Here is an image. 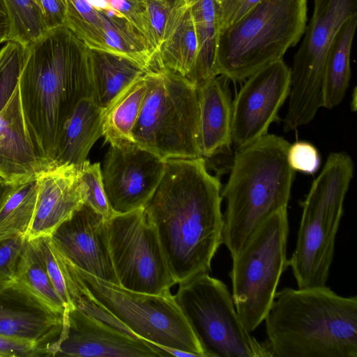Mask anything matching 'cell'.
<instances>
[{
  "instance_id": "6da1fadb",
  "label": "cell",
  "mask_w": 357,
  "mask_h": 357,
  "mask_svg": "<svg viewBox=\"0 0 357 357\" xmlns=\"http://www.w3.org/2000/svg\"><path fill=\"white\" fill-rule=\"evenodd\" d=\"M222 186L203 157L165 160L144 210L155 227L169 271L180 283L208 273L222 244Z\"/></svg>"
},
{
  "instance_id": "7a4b0ae2",
  "label": "cell",
  "mask_w": 357,
  "mask_h": 357,
  "mask_svg": "<svg viewBox=\"0 0 357 357\" xmlns=\"http://www.w3.org/2000/svg\"><path fill=\"white\" fill-rule=\"evenodd\" d=\"M88 47L65 25L26 46L19 92L26 132L47 167L55 164L63 128L78 102L91 98Z\"/></svg>"
},
{
  "instance_id": "3957f363",
  "label": "cell",
  "mask_w": 357,
  "mask_h": 357,
  "mask_svg": "<svg viewBox=\"0 0 357 357\" xmlns=\"http://www.w3.org/2000/svg\"><path fill=\"white\" fill-rule=\"evenodd\" d=\"M274 357H357V297L326 285L277 291L264 319Z\"/></svg>"
},
{
  "instance_id": "277c9868",
  "label": "cell",
  "mask_w": 357,
  "mask_h": 357,
  "mask_svg": "<svg viewBox=\"0 0 357 357\" xmlns=\"http://www.w3.org/2000/svg\"><path fill=\"white\" fill-rule=\"evenodd\" d=\"M290 144L266 134L236 149L227 183L221 192L222 244L231 257L271 214L287 208L294 171L287 161Z\"/></svg>"
},
{
  "instance_id": "5b68a950",
  "label": "cell",
  "mask_w": 357,
  "mask_h": 357,
  "mask_svg": "<svg viewBox=\"0 0 357 357\" xmlns=\"http://www.w3.org/2000/svg\"><path fill=\"white\" fill-rule=\"evenodd\" d=\"M307 0H261L235 22L220 30L218 75L245 80L282 59L304 34Z\"/></svg>"
},
{
  "instance_id": "8992f818",
  "label": "cell",
  "mask_w": 357,
  "mask_h": 357,
  "mask_svg": "<svg viewBox=\"0 0 357 357\" xmlns=\"http://www.w3.org/2000/svg\"><path fill=\"white\" fill-rule=\"evenodd\" d=\"M353 174L347 153H331L302 203L297 241L288 259L298 288L326 285Z\"/></svg>"
},
{
  "instance_id": "52a82bcc",
  "label": "cell",
  "mask_w": 357,
  "mask_h": 357,
  "mask_svg": "<svg viewBox=\"0 0 357 357\" xmlns=\"http://www.w3.org/2000/svg\"><path fill=\"white\" fill-rule=\"evenodd\" d=\"M144 76L147 89L132 131L134 142L165 161L202 157L197 89L167 70L148 71Z\"/></svg>"
},
{
  "instance_id": "ba28073f",
  "label": "cell",
  "mask_w": 357,
  "mask_h": 357,
  "mask_svg": "<svg viewBox=\"0 0 357 357\" xmlns=\"http://www.w3.org/2000/svg\"><path fill=\"white\" fill-rule=\"evenodd\" d=\"M68 264L79 289L133 335L158 347L205 357L171 291L150 294L129 290Z\"/></svg>"
},
{
  "instance_id": "9c48e42d",
  "label": "cell",
  "mask_w": 357,
  "mask_h": 357,
  "mask_svg": "<svg viewBox=\"0 0 357 357\" xmlns=\"http://www.w3.org/2000/svg\"><path fill=\"white\" fill-rule=\"evenodd\" d=\"M289 230L287 211L283 208L268 216L231 257V297L250 333L264 321L288 266Z\"/></svg>"
},
{
  "instance_id": "30bf717a",
  "label": "cell",
  "mask_w": 357,
  "mask_h": 357,
  "mask_svg": "<svg viewBox=\"0 0 357 357\" xmlns=\"http://www.w3.org/2000/svg\"><path fill=\"white\" fill-rule=\"evenodd\" d=\"M174 298L205 357H273L241 320L226 284L208 273L180 282Z\"/></svg>"
},
{
  "instance_id": "8fae6325",
  "label": "cell",
  "mask_w": 357,
  "mask_h": 357,
  "mask_svg": "<svg viewBox=\"0 0 357 357\" xmlns=\"http://www.w3.org/2000/svg\"><path fill=\"white\" fill-rule=\"evenodd\" d=\"M357 14V0H314V11L291 68L286 131L310 122L323 107L325 60L342 24Z\"/></svg>"
},
{
  "instance_id": "7c38bea8",
  "label": "cell",
  "mask_w": 357,
  "mask_h": 357,
  "mask_svg": "<svg viewBox=\"0 0 357 357\" xmlns=\"http://www.w3.org/2000/svg\"><path fill=\"white\" fill-rule=\"evenodd\" d=\"M107 226L110 257L119 285L150 294L170 291L176 283L156 229L144 208L113 214Z\"/></svg>"
},
{
  "instance_id": "4fadbf2b",
  "label": "cell",
  "mask_w": 357,
  "mask_h": 357,
  "mask_svg": "<svg viewBox=\"0 0 357 357\" xmlns=\"http://www.w3.org/2000/svg\"><path fill=\"white\" fill-rule=\"evenodd\" d=\"M291 68L282 59L246 79L233 101L231 144L247 146L267 134L289 97Z\"/></svg>"
},
{
  "instance_id": "5bb4252c",
  "label": "cell",
  "mask_w": 357,
  "mask_h": 357,
  "mask_svg": "<svg viewBox=\"0 0 357 357\" xmlns=\"http://www.w3.org/2000/svg\"><path fill=\"white\" fill-rule=\"evenodd\" d=\"M165 161L135 142L110 145L101 168L114 214L144 208L163 176Z\"/></svg>"
},
{
  "instance_id": "9a60e30c",
  "label": "cell",
  "mask_w": 357,
  "mask_h": 357,
  "mask_svg": "<svg viewBox=\"0 0 357 357\" xmlns=\"http://www.w3.org/2000/svg\"><path fill=\"white\" fill-rule=\"evenodd\" d=\"M164 357L163 349L132 337L75 305L65 309L63 328L54 356Z\"/></svg>"
},
{
  "instance_id": "2e32d148",
  "label": "cell",
  "mask_w": 357,
  "mask_h": 357,
  "mask_svg": "<svg viewBox=\"0 0 357 357\" xmlns=\"http://www.w3.org/2000/svg\"><path fill=\"white\" fill-rule=\"evenodd\" d=\"M107 220L84 204L50 236L59 252L70 265L119 284L109 254Z\"/></svg>"
},
{
  "instance_id": "e0dca14e",
  "label": "cell",
  "mask_w": 357,
  "mask_h": 357,
  "mask_svg": "<svg viewBox=\"0 0 357 357\" xmlns=\"http://www.w3.org/2000/svg\"><path fill=\"white\" fill-rule=\"evenodd\" d=\"M58 312L17 281L0 282V335L35 343L54 356L62 331Z\"/></svg>"
},
{
  "instance_id": "ac0fdd59",
  "label": "cell",
  "mask_w": 357,
  "mask_h": 357,
  "mask_svg": "<svg viewBox=\"0 0 357 357\" xmlns=\"http://www.w3.org/2000/svg\"><path fill=\"white\" fill-rule=\"evenodd\" d=\"M38 196L33 217L26 235L32 240L50 236L86 202V188L80 168L56 164L37 176Z\"/></svg>"
},
{
  "instance_id": "d6986e66",
  "label": "cell",
  "mask_w": 357,
  "mask_h": 357,
  "mask_svg": "<svg viewBox=\"0 0 357 357\" xmlns=\"http://www.w3.org/2000/svg\"><path fill=\"white\" fill-rule=\"evenodd\" d=\"M47 167L26 132L17 86L0 112V176L15 184L37 176Z\"/></svg>"
},
{
  "instance_id": "ffe728a7",
  "label": "cell",
  "mask_w": 357,
  "mask_h": 357,
  "mask_svg": "<svg viewBox=\"0 0 357 357\" xmlns=\"http://www.w3.org/2000/svg\"><path fill=\"white\" fill-rule=\"evenodd\" d=\"M228 81L218 75L197 88L199 141L204 158L219 155L231 144L233 101Z\"/></svg>"
},
{
  "instance_id": "44dd1931",
  "label": "cell",
  "mask_w": 357,
  "mask_h": 357,
  "mask_svg": "<svg viewBox=\"0 0 357 357\" xmlns=\"http://www.w3.org/2000/svg\"><path fill=\"white\" fill-rule=\"evenodd\" d=\"M199 45L189 0H174L151 71L167 70L185 78L192 71Z\"/></svg>"
},
{
  "instance_id": "7402d4cb",
  "label": "cell",
  "mask_w": 357,
  "mask_h": 357,
  "mask_svg": "<svg viewBox=\"0 0 357 357\" xmlns=\"http://www.w3.org/2000/svg\"><path fill=\"white\" fill-rule=\"evenodd\" d=\"M87 61L91 98L103 111L148 72L126 57L89 47Z\"/></svg>"
},
{
  "instance_id": "603a6c76",
  "label": "cell",
  "mask_w": 357,
  "mask_h": 357,
  "mask_svg": "<svg viewBox=\"0 0 357 357\" xmlns=\"http://www.w3.org/2000/svg\"><path fill=\"white\" fill-rule=\"evenodd\" d=\"M104 111L91 98L81 100L61 135L55 163L81 167L95 142L102 136Z\"/></svg>"
},
{
  "instance_id": "cb8c5ba5",
  "label": "cell",
  "mask_w": 357,
  "mask_h": 357,
  "mask_svg": "<svg viewBox=\"0 0 357 357\" xmlns=\"http://www.w3.org/2000/svg\"><path fill=\"white\" fill-rule=\"evenodd\" d=\"M198 40L195 66L186 78L197 89L218 75L217 51L220 31L218 6L214 0H189Z\"/></svg>"
},
{
  "instance_id": "d4e9b609",
  "label": "cell",
  "mask_w": 357,
  "mask_h": 357,
  "mask_svg": "<svg viewBox=\"0 0 357 357\" xmlns=\"http://www.w3.org/2000/svg\"><path fill=\"white\" fill-rule=\"evenodd\" d=\"M357 26V14L340 26L327 52L323 93V107L332 109L343 100L351 77L350 56Z\"/></svg>"
},
{
  "instance_id": "484cf974",
  "label": "cell",
  "mask_w": 357,
  "mask_h": 357,
  "mask_svg": "<svg viewBox=\"0 0 357 357\" xmlns=\"http://www.w3.org/2000/svg\"><path fill=\"white\" fill-rule=\"evenodd\" d=\"M144 75L126 89L104 111L102 135L105 142L110 145L134 142L132 131L147 89Z\"/></svg>"
},
{
  "instance_id": "4316f807",
  "label": "cell",
  "mask_w": 357,
  "mask_h": 357,
  "mask_svg": "<svg viewBox=\"0 0 357 357\" xmlns=\"http://www.w3.org/2000/svg\"><path fill=\"white\" fill-rule=\"evenodd\" d=\"M37 176L14 184L0 206V239L26 238L37 202Z\"/></svg>"
},
{
  "instance_id": "83f0119b",
  "label": "cell",
  "mask_w": 357,
  "mask_h": 357,
  "mask_svg": "<svg viewBox=\"0 0 357 357\" xmlns=\"http://www.w3.org/2000/svg\"><path fill=\"white\" fill-rule=\"evenodd\" d=\"M15 281L53 310L64 313L63 303L52 284L34 239H26L17 263Z\"/></svg>"
},
{
  "instance_id": "f1b7e54d",
  "label": "cell",
  "mask_w": 357,
  "mask_h": 357,
  "mask_svg": "<svg viewBox=\"0 0 357 357\" xmlns=\"http://www.w3.org/2000/svg\"><path fill=\"white\" fill-rule=\"evenodd\" d=\"M10 18L8 41H16L25 47L48 29L43 15L33 0H4Z\"/></svg>"
},
{
  "instance_id": "f546056e",
  "label": "cell",
  "mask_w": 357,
  "mask_h": 357,
  "mask_svg": "<svg viewBox=\"0 0 357 357\" xmlns=\"http://www.w3.org/2000/svg\"><path fill=\"white\" fill-rule=\"evenodd\" d=\"M34 240L43 255L52 284L65 309L72 306L70 295L75 282L68 264L56 248L50 236Z\"/></svg>"
},
{
  "instance_id": "4dcf8cb0",
  "label": "cell",
  "mask_w": 357,
  "mask_h": 357,
  "mask_svg": "<svg viewBox=\"0 0 357 357\" xmlns=\"http://www.w3.org/2000/svg\"><path fill=\"white\" fill-rule=\"evenodd\" d=\"M25 50L26 47L16 41H7L0 49V112L18 86Z\"/></svg>"
},
{
  "instance_id": "1f68e13d",
  "label": "cell",
  "mask_w": 357,
  "mask_h": 357,
  "mask_svg": "<svg viewBox=\"0 0 357 357\" xmlns=\"http://www.w3.org/2000/svg\"><path fill=\"white\" fill-rule=\"evenodd\" d=\"M80 173L86 188L85 204L105 218L109 219L114 213L105 195L100 164L99 162L91 164L86 160L80 167Z\"/></svg>"
},
{
  "instance_id": "d6a6232c",
  "label": "cell",
  "mask_w": 357,
  "mask_h": 357,
  "mask_svg": "<svg viewBox=\"0 0 357 357\" xmlns=\"http://www.w3.org/2000/svg\"><path fill=\"white\" fill-rule=\"evenodd\" d=\"M172 3L165 0H144L149 43L154 58L162 43Z\"/></svg>"
},
{
  "instance_id": "836d02e7",
  "label": "cell",
  "mask_w": 357,
  "mask_h": 357,
  "mask_svg": "<svg viewBox=\"0 0 357 357\" xmlns=\"http://www.w3.org/2000/svg\"><path fill=\"white\" fill-rule=\"evenodd\" d=\"M26 241L24 236L0 239V282L15 280L17 263Z\"/></svg>"
},
{
  "instance_id": "e575fe53",
  "label": "cell",
  "mask_w": 357,
  "mask_h": 357,
  "mask_svg": "<svg viewBox=\"0 0 357 357\" xmlns=\"http://www.w3.org/2000/svg\"><path fill=\"white\" fill-rule=\"evenodd\" d=\"M287 161L294 171L313 174L319 167L320 157L314 146L300 141L290 144L287 151Z\"/></svg>"
},
{
  "instance_id": "d590c367",
  "label": "cell",
  "mask_w": 357,
  "mask_h": 357,
  "mask_svg": "<svg viewBox=\"0 0 357 357\" xmlns=\"http://www.w3.org/2000/svg\"><path fill=\"white\" fill-rule=\"evenodd\" d=\"M107 1L112 9L121 14L135 26L146 38L150 46L144 0H107Z\"/></svg>"
},
{
  "instance_id": "8d00e7d4",
  "label": "cell",
  "mask_w": 357,
  "mask_h": 357,
  "mask_svg": "<svg viewBox=\"0 0 357 357\" xmlns=\"http://www.w3.org/2000/svg\"><path fill=\"white\" fill-rule=\"evenodd\" d=\"M0 356H50L48 352L29 341L0 335Z\"/></svg>"
},
{
  "instance_id": "74e56055",
  "label": "cell",
  "mask_w": 357,
  "mask_h": 357,
  "mask_svg": "<svg viewBox=\"0 0 357 357\" xmlns=\"http://www.w3.org/2000/svg\"><path fill=\"white\" fill-rule=\"evenodd\" d=\"M261 0H225L218 6L220 30L235 22Z\"/></svg>"
},
{
  "instance_id": "f35d334b",
  "label": "cell",
  "mask_w": 357,
  "mask_h": 357,
  "mask_svg": "<svg viewBox=\"0 0 357 357\" xmlns=\"http://www.w3.org/2000/svg\"><path fill=\"white\" fill-rule=\"evenodd\" d=\"M40 9L47 29L64 25L66 6L61 0H33Z\"/></svg>"
},
{
  "instance_id": "ab89813d",
  "label": "cell",
  "mask_w": 357,
  "mask_h": 357,
  "mask_svg": "<svg viewBox=\"0 0 357 357\" xmlns=\"http://www.w3.org/2000/svg\"><path fill=\"white\" fill-rule=\"evenodd\" d=\"M10 23L4 0H0V44L8 40Z\"/></svg>"
},
{
  "instance_id": "60d3db41",
  "label": "cell",
  "mask_w": 357,
  "mask_h": 357,
  "mask_svg": "<svg viewBox=\"0 0 357 357\" xmlns=\"http://www.w3.org/2000/svg\"><path fill=\"white\" fill-rule=\"evenodd\" d=\"M13 185L8 183L0 176V206L10 193Z\"/></svg>"
},
{
  "instance_id": "b9f144b4",
  "label": "cell",
  "mask_w": 357,
  "mask_h": 357,
  "mask_svg": "<svg viewBox=\"0 0 357 357\" xmlns=\"http://www.w3.org/2000/svg\"><path fill=\"white\" fill-rule=\"evenodd\" d=\"M87 1L98 10H107L112 9L107 0H87Z\"/></svg>"
},
{
  "instance_id": "7bdbcfd3",
  "label": "cell",
  "mask_w": 357,
  "mask_h": 357,
  "mask_svg": "<svg viewBox=\"0 0 357 357\" xmlns=\"http://www.w3.org/2000/svg\"><path fill=\"white\" fill-rule=\"evenodd\" d=\"M215 2L216 3V4L220 6L223 2L225 0H214Z\"/></svg>"
},
{
  "instance_id": "ee69618b",
  "label": "cell",
  "mask_w": 357,
  "mask_h": 357,
  "mask_svg": "<svg viewBox=\"0 0 357 357\" xmlns=\"http://www.w3.org/2000/svg\"><path fill=\"white\" fill-rule=\"evenodd\" d=\"M61 1H62L65 3V5L66 6V4H67V0H61Z\"/></svg>"
},
{
  "instance_id": "f6af8a7d",
  "label": "cell",
  "mask_w": 357,
  "mask_h": 357,
  "mask_svg": "<svg viewBox=\"0 0 357 357\" xmlns=\"http://www.w3.org/2000/svg\"><path fill=\"white\" fill-rule=\"evenodd\" d=\"M165 1H169L171 3H173L174 0H165Z\"/></svg>"
}]
</instances>
